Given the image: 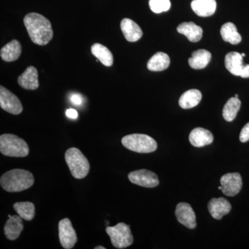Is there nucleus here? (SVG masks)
I'll return each instance as SVG.
<instances>
[{"mask_svg":"<svg viewBox=\"0 0 249 249\" xmlns=\"http://www.w3.org/2000/svg\"><path fill=\"white\" fill-rule=\"evenodd\" d=\"M240 77L243 78H249V65H245L242 73H241Z\"/></svg>","mask_w":249,"mask_h":249,"instance_id":"2f4dec72","label":"nucleus"},{"mask_svg":"<svg viewBox=\"0 0 249 249\" xmlns=\"http://www.w3.org/2000/svg\"><path fill=\"white\" fill-rule=\"evenodd\" d=\"M178 33L186 36L188 40L196 42L201 40L203 36V29L194 22H183L178 26Z\"/></svg>","mask_w":249,"mask_h":249,"instance_id":"6ab92c4d","label":"nucleus"},{"mask_svg":"<svg viewBox=\"0 0 249 249\" xmlns=\"http://www.w3.org/2000/svg\"><path fill=\"white\" fill-rule=\"evenodd\" d=\"M14 209L19 217L26 221H31L35 217V205L29 201L17 202L14 205Z\"/></svg>","mask_w":249,"mask_h":249,"instance_id":"a878e982","label":"nucleus"},{"mask_svg":"<svg viewBox=\"0 0 249 249\" xmlns=\"http://www.w3.org/2000/svg\"><path fill=\"white\" fill-rule=\"evenodd\" d=\"M213 134L208 129L202 127H196L191 131L189 141L193 146L201 147L210 145L213 142Z\"/></svg>","mask_w":249,"mask_h":249,"instance_id":"4468645a","label":"nucleus"},{"mask_svg":"<svg viewBox=\"0 0 249 249\" xmlns=\"http://www.w3.org/2000/svg\"><path fill=\"white\" fill-rule=\"evenodd\" d=\"M65 160L73 178L81 179L89 173L90 165L88 159L79 149L71 147L65 152Z\"/></svg>","mask_w":249,"mask_h":249,"instance_id":"20e7f679","label":"nucleus"},{"mask_svg":"<svg viewBox=\"0 0 249 249\" xmlns=\"http://www.w3.org/2000/svg\"><path fill=\"white\" fill-rule=\"evenodd\" d=\"M202 95L197 89H190L181 95L178 101L180 107L183 109H191L200 103Z\"/></svg>","mask_w":249,"mask_h":249,"instance_id":"5701e85b","label":"nucleus"},{"mask_svg":"<svg viewBox=\"0 0 249 249\" xmlns=\"http://www.w3.org/2000/svg\"><path fill=\"white\" fill-rule=\"evenodd\" d=\"M240 107L241 101L239 98H231L226 103L223 109V117L228 122H231L235 119Z\"/></svg>","mask_w":249,"mask_h":249,"instance_id":"bb28decb","label":"nucleus"},{"mask_svg":"<svg viewBox=\"0 0 249 249\" xmlns=\"http://www.w3.org/2000/svg\"><path fill=\"white\" fill-rule=\"evenodd\" d=\"M175 215L178 222L188 229H193L196 227V213L189 204L183 202L178 204Z\"/></svg>","mask_w":249,"mask_h":249,"instance_id":"9b49d317","label":"nucleus"},{"mask_svg":"<svg viewBox=\"0 0 249 249\" xmlns=\"http://www.w3.org/2000/svg\"><path fill=\"white\" fill-rule=\"evenodd\" d=\"M215 0H193L191 3L193 11L200 17H209L215 12Z\"/></svg>","mask_w":249,"mask_h":249,"instance_id":"a211bd4d","label":"nucleus"},{"mask_svg":"<svg viewBox=\"0 0 249 249\" xmlns=\"http://www.w3.org/2000/svg\"><path fill=\"white\" fill-rule=\"evenodd\" d=\"M24 23L31 40L36 45H47L53 38L52 24L42 15L37 13L27 14L24 18Z\"/></svg>","mask_w":249,"mask_h":249,"instance_id":"f257e3e1","label":"nucleus"},{"mask_svg":"<svg viewBox=\"0 0 249 249\" xmlns=\"http://www.w3.org/2000/svg\"><path fill=\"white\" fill-rule=\"evenodd\" d=\"M18 84L25 89H37L39 88L38 73L36 67H27L25 71L18 78Z\"/></svg>","mask_w":249,"mask_h":249,"instance_id":"dca6fc26","label":"nucleus"},{"mask_svg":"<svg viewBox=\"0 0 249 249\" xmlns=\"http://www.w3.org/2000/svg\"><path fill=\"white\" fill-rule=\"evenodd\" d=\"M121 29L124 37L128 42H134L142 38V31L140 27L132 19L124 18L121 22Z\"/></svg>","mask_w":249,"mask_h":249,"instance_id":"2eb2a0df","label":"nucleus"},{"mask_svg":"<svg viewBox=\"0 0 249 249\" xmlns=\"http://www.w3.org/2000/svg\"><path fill=\"white\" fill-rule=\"evenodd\" d=\"M121 142L125 148L137 153H150L157 149L155 139L146 134H129L124 136Z\"/></svg>","mask_w":249,"mask_h":249,"instance_id":"39448f33","label":"nucleus"},{"mask_svg":"<svg viewBox=\"0 0 249 249\" xmlns=\"http://www.w3.org/2000/svg\"><path fill=\"white\" fill-rule=\"evenodd\" d=\"M9 219L5 224L4 235L8 240L14 241L19 237L21 232L24 229L22 218L19 215H9Z\"/></svg>","mask_w":249,"mask_h":249,"instance_id":"ddd939ff","label":"nucleus"},{"mask_svg":"<svg viewBox=\"0 0 249 249\" xmlns=\"http://www.w3.org/2000/svg\"><path fill=\"white\" fill-rule=\"evenodd\" d=\"M66 115L70 119H76L78 117V112L74 109H68L66 111Z\"/></svg>","mask_w":249,"mask_h":249,"instance_id":"c756f323","label":"nucleus"},{"mask_svg":"<svg viewBox=\"0 0 249 249\" xmlns=\"http://www.w3.org/2000/svg\"><path fill=\"white\" fill-rule=\"evenodd\" d=\"M170 64V59L168 54L163 52H158L148 60L147 67L150 71H161L168 68Z\"/></svg>","mask_w":249,"mask_h":249,"instance_id":"4be33fe9","label":"nucleus"},{"mask_svg":"<svg viewBox=\"0 0 249 249\" xmlns=\"http://www.w3.org/2000/svg\"><path fill=\"white\" fill-rule=\"evenodd\" d=\"M150 9L155 14L166 12L170 9L171 3L170 0H150Z\"/></svg>","mask_w":249,"mask_h":249,"instance_id":"cd10ccee","label":"nucleus"},{"mask_svg":"<svg viewBox=\"0 0 249 249\" xmlns=\"http://www.w3.org/2000/svg\"><path fill=\"white\" fill-rule=\"evenodd\" d=\"M211 59V53L205 49H199L192 53L188 59L190 66L195 70H201L209 65Z\"/></svg>","mask_w":249,"mask_h":249,"instance_id":"412c9836","label":"nucleus"},{"mask_svg":"<svg viewBox=\"0 0 249 249\" xmlns=\"http://www.w3.org/2000/svg\"><path fill=\"white\" fill-rule=\"evenodd\" d=\"M222 191L225 196H234L240 193L242 187V178L240 174L227 173L220 179Z\"/></svg>","mask_w":249,"mask_h":249,"instance_id":"9d476101","label":"nucleus"},{"mask_svg":"<svg viewBox=\"0 0 249 249\" xmlns=\"http://www.w3.org/2000/svg\"><path fill=\"white\" fill-rule=\"evenodd\" d=\"M128 178L130 182L145 188H155L160 184L157 175L150 170H136L129 174Z\"/></svg>","mask_w":249,"mask_h":249,"instance_id":"1a4fd4ad","label":"nucleus"},{"mask_svg":"<svg viewBox=\"0 0 249 249\" xmlns=\"http://www.w3.org/2000/svg\"><path fill=\"white\" fill-rule=\"evenodd\" d=\"M208 209L214 219L220 220L231 211V204L225 198H213L209 201Z\"/></svg>","mask_w":249,"mask_h":249,"instance_id":"f8f14e48","label":"nucleus"},{"mask_svg":"<svg viewBox=\"0 0 249 249\" xmlns=\"http://www.w3.org/2000/svg\"><path fill=\"white\" fill-rule=\"evenodd\" d=\"M0 152L11 157H25L29 153L25 141L14 134H4L0 137Z\"/></svg>","mask_w":249,"mask_h":249,"instance_id":"7ed1b4c3","label":"nucleus"},{"mask_svg":"<svg viewBox=\"0 0 249 249\" xmlns=\"http://www.w3.org/2000/svg\"><path fill=\"white\" fill-rule=\"evenodd\" d=\"M21 53L22 46L18 40H14L1 48L0 55L4 61L10 62L18 60Z\"/></svg>","mask_w":249,"mask_h":249,"instance_id":"aec40b11","label":"nucleus"},{"mask_svg":"<svg viewBox=\"0 0 249 249\" xmlns=\"http://www.w3.org/2000/svg\"><path fill=\"white\" fill-rule=\"evenodd\" d=\"M235 98H238V95H237V94H235Z\"/></svg>","mask_w":249,"mask_h":249,"instance_id":"c9c22d12","label":"nucleus"},{"mask_svg":"<svg viewBox=\"0 0 249 249\" xmlns=\"http://www.w3.org/2000/svg\"><path fill=\"white\" fill-rule=\"evenodd\" d=\"M0 106L1 109L14 115H18L23 111L19 98L3 86L0 87Z\"/></svg>","mask_w":249,"mask_h":249,"instance_id":"6e6552de","label":"nucleus"},{"mask_svg":"<svg viewBox=\"0 0 249 249\" xmlns=\"http://www.w3.org/2000/svg\"><path fill=\"white\" fill-rule=\"evenodd\" d=\"M240 140L242 142H246L249 141V122L244 126L240 134Z\"/></svg>","mask_w":249,"mask_h":249,"instance_id":"c85d7f7f","label":"nucleus"},{"mask_svg":"<svg viewBox=\"0 0 249 249\" xmlns=\"http://www.w3.org/2000/svg\"><path fill=\"white\" fill-rule=\"evenodd\" d=\"M220 34L223 40L231 45H237L242 41V37L237 32V28L233 23L227 22L224 24L221 28Z\"/></svg>","mask_w":249,"mask_h":249,"instance_id":"393cba45","label":"nucleus"},{"mask_svg":"<svg viewBox=\"0 0 249 249\" xmlns=\"http://www.w3.org/2000/svg\"><path fill=\"white\" fill-rule=\"evenodd\" d=\"M218 189L221 190V191H222V186L218 187Z\"/></svg>","mask_w":249,"mask_h":249,"instance_id":"72a5a7b5","label":"nucleus"},{"mask_svg":"<svg viewBox=\"0 0 249 249\" xmlns=\"http://www.w3.org/2000/svg\"><path fill=\"white\" fill-rule=\"evenodd\" d=\"M70 99H71V101L73 104L77 105V106H79L82 103V98L80 95H72Z\"/></svg>","mask_w":249,"mask_h":249,"instance_id":"7c9ffc66","label":"nucleus"},{"mask_svg":"<svg viewBox=\"0 0 249 249\" xmlns=\"http://www.w3.org/2000/svg\"><path fill=\"white\" fill-rule=\"evenodd\" d=\"M34 175L22 169H14L2 175L0 178L1 188L9 193H17L29 189L34 185Z\"/></svg>","mask_w":249,"mask_h":249,"instance_id":"f03ea898","label":"nucleus"},{"mask_svg":"<svg viewBox=\"0 0 249 249\" xmlns=\"http://www.w3.org/2000/svg\"><path fill=\"white\" fill-rule=\"evenodd\" d=\"M241 54H242V57L245 56V53H241Z\"/></svg>","mask_w":249,"mask_h":249,"instance_id":"f704fd0d","label":"nucleus"},{"mask_svg":"<svg viewBox=\"0 0 249 249\" xmlns=\"http://www.w3.org/2000/svg\"><path fill=\"white\" fill-rule=\"evenodd\" d=\"M91 53L99 60L103 65L111 67L114 62V57L110 51L101 44H93L91 47Z\"/></svg>","mask_w":249,"mask_h":249,"instance_id":"b1692460","label":"nucleus"},{"mask_svg":"<svg viewBox=\"0 0 249 249\" xmlns=\"http://www.w3.org/2000/svg\"><path fill=\"white\" fill-rule=\"evenodd\" d=\"M106 232L110 237L111 244L116 249H125L133 243L130 227L124 223H119L114 227H108Z\"/></svg>","mask_w":249,"mask_h":249,"instance_id":"423d86ee","label":"nucleus"},{"mask_svg":"<svg viewBox=\"0 0 249 249\" xmlns=\"http://www.w3.org/2000/svg\"><path fill=\"white\" fill-rule=\"evenodd\" d=\"M58 229L59 239L62 247L65 249L73 248L78 238L70 219L65 218L60 220L58 224Z\"/></svg>","mask_w":249,"mask_h":249,"instance_id":"0eeeda50","label":"nucleus"},{"mask_svg":"<svg viewBox=\"0 0 249 249\" xmlns=\"http://www.w3.org/2000/svg\"><path fill=\"white\" fill-rule=\"evenodd\" d=\"M225 67L234 76H240L245 67L242 54L236 52L227 53L225 56Z\"/></svg>","mask_w":249,"mask_h":249,"instance_id":"f3484780","label":"nucleus"},{"mask_svg":"<svg viewBox=\"0 0 249 249\" xmlns=\"http://www.w3.org/2000/svg\"><path fill=\"white\" fill-rule=\"evenodd\" d=\"M95 249H106L105 247H102V246H98V247H96L94 248Z\"/></svg>","mask_w":249,"mask_h":249,"instance_id":"473e14b6","label":"nucleus"}]
</instances>
